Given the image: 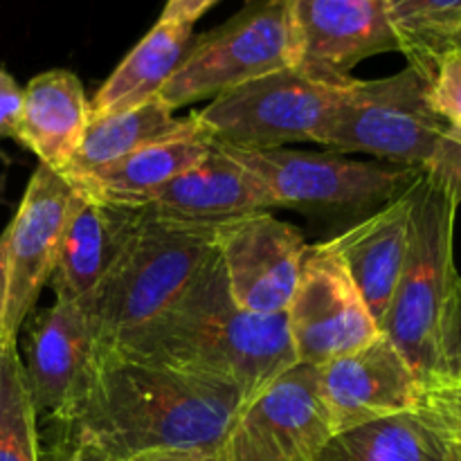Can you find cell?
Returning a JSON list of instances; mask_svg holds the SVG:
<instances>
[{"label":"cell","mask_w":461,"mask_h":461,"mask_svg":"<svg viewBox=\"0 0 461 461\" xmlns=\"http://www.w3.org/2000/svg\"><path fill=\"white\" fill-rule=\"evenodd\" d=\"M273 207L277 205L259 178L212 144L205 160L165 185L142 210L189 223H225Z\"/></svg>","instance_id":"16"},{"label":"cell","mask_w":461,"mask_h":461,"mask_svg":"<svg viewBox=\"0 0 461 461\" xmlns=\"http://www.w3.org/2000/svg\"><path fill=\"white\" fill-rule=\"evenodd\" d=\"M459 446V453H461V444H457Z\"/></svg>","instance_id":"37"},{"label":"cell","mask_w":461,"mask_h":461,"mask_svg":"<svg viewBox=\"0 0 461 461\" xmlns=\"http://www.w3.org/2000/svg\"><path fill=\"white\" fill-rule=\"evenodd\" d=\"M90 124V102L79 77L50 70L23 88V115L14 140L30 149L39 165L63 171Z\"/></svg>","instance_id":"19"},{"label":"cell","mask_w":461,"mask_h":461,"mask_svg":"<svg viewBox=\"0 0 461 461\" xmlns=\"http://www.w3.org/2000/svg\"><path fill=\"white\" fill-rule=\"evenodd\" d=\"M77 192L59 171L39 165L7 225V309L5 338L18 340L36 300L50 282Z\"/></svg>","instance_id":"11"},{"label":"cell","mask_w":461,"mask_h":461,"mask_svg":"<svg viewBox=\"0 0 461 461\" xmlns=\"http://www.w3.org/2000/svg\"><path fill=\"white\" fill-rule=\"evenodd\" d=\"M297 66L320 77H347L356 63L399 52L385 0H291Z\"/></svg>","instance_id":"15"},{"label":"cell","mask_w":461,"mask_h":461,"mask_svg":"<svg viewBox=\"0 0 461 461\" xmlns=\"http://www.w3.org/2000/svg\"><path fill=\"white\" fill-rule=\"evenodd\" d=\"M12 84H14V77H9L7 72L0 70V93H3V90L7 88V86H12Z\"/></svg>","instance_id":"35"},{"label":"cell","mask_w":461,"mask_h":461,"mask_svg":"<svg viewBox=\"0 0 461 461\" xmlns=\"http://www.w3.org/2000/svg\"><path fill=\"white\" fill-rule=\"evenodd\" d=\"M461 383V275L453 284L441 324V381Z\"/></svg>","instance_id":"28"},{"label":"cell","mask_w":461,"mask_h":461,"mask_svg":"<svg viewBox=\"0 0 461 461\" xmlns=\"http://www.w3.org/2000/svg\"><path fill=\"white\" fill-rule=\"evenodd\" d=\"M138 210L104 205L77 194L63 234L57 266L50 277L57 302L84 306L124 250Z\"/></svg>","instance_id":"17"},{"label":"cell","mask_w":461,"mask_h":461,"mask_svg":"<svg viewBox=\"0 0 461 461\" xmlns=\"http://www.w3.org/2000/svg\"><path fill=\"white\" fill-rule=\"evenodd\" d=\"M194 138L205 140L196 122V113L187 117H176L174 111H169L156 97L151 102L142 104V106L131 108V111L90 122L77 153L68 162L66 169L59 171V174H86V171L97 169V167L108 165V162L131 156L140 149Z\"/></svg>","instance_id":"23"},{"label":"cell","mask_w":461,"mask_h":461,"mask_svg":"<svg viewBox=\"0 0 461 461\" xmlns=\"http://www.w3.org/2000/svg\"><path fill=\"white\" fill-rule=\"evenodd\" d=\"M430 106L448 126H461V54L444 59L428 90Z\"/></svg>","instance_id":"27"},{"label":"cell","mask_w":461,"mask_h":461,"mask_svg":"<svg viewBox=\"0 0 461 461\" xmlns=\"http://www.w3.org/2000/svg\"><path fill=\"white\" fill-rule=\"evenodd\" d=\"M347 77H320L284 68L216 95L196 122L207 142L232 149H279L320 142Z\"/></svg>","instance_id":"5"},{"label":"cell","mask_w":461,"mask_h":461,"mask_svg":"<svg viewBox=\"0 0 461 461\" xmlns=\"http://www.w3.org/2000/svg\"><path fill=\"white\" fill-rule=\"evenodd\" d=\"M219 255L232 300L252 313H286L300 282L306 241L295 225L268 210L225 221Z\"/></svg>","instance_id":"12"},{"label":"cell","mask_w":461,"mask_h":461,"mask_svg":"<svg viewBox=\"0 0 461 461\" xmlns=\"http://www.w3.org/2000/svg\"><path fill=\"white\" fill-rule=\"evenodd\" d=\"M79 450H81V455H84V461H108V459H104L97 450L88 448V446H79Z\"/></svg>","instance_id":"34"},{"label":"cell","mask_w":461,"mask_h":461,"mask_svg":"<svg viewBox=\"0 0 461 461\" xmlns=\"http://www.w3.org/2000/svg\"><path fill=\"white\" fill-rule=\"evenodd\" d=\"M430 81L408 66L385 79L349 77L320 144L336 153H372L385 162L430 169L448 124L432 111Z\"/></svg>","instance_id":"6"},{"label":"cell","mask_w":461,"mask_h":461,"mask_svg":"<svg viewBox=\"0 0 461 461\" xmlns=\"http://www.w3.org/2000/svg\"><path fill=\"white\" fill-rule=\"evenodd\" d=\"M268 189L277 207L306 212H376L408 194L423 169L342 153L221 147Z\"/></svg>","instance_id":"8"},{"label":"cell","mask_w":461,"mask_h":461,"mask_svg":"<svg viewBox=\"0 0 461 461\" xmlns=\"http://www.w3.org/2000/svg\"><path fill=\"white\" fill-rule=\"evenodd\" d=\"M459 201L444 180L423 171L410 189V241L403 273L383 322L423 387L441 381V324L457 279L453 255Z\"/></svg>","instance_id":"4"},{"label":"cell","mask_w":461,"mask_h":461,"mask_svg":"<svg viewBox=\"0 0 461 461\" xmlns=\"http://www.w3.org/2000/svg\"><path fill=\"white\" fill-rule=\"evenodd\" d=\"M318 374L333 435L392 414L412 412L421 403V381L385 336L318 365Z\"/></svg>","instance_id":"14"},{"label":"cell","mask_w":461,"mask_h":461,"mask_svg":"<svg viewBox=\"0 0 461 461\" xmlns=\"http://www.w3.org/2000/svg\"><path fill=\"white\" fill-rule=\"evenodd\" d=\"M331 437L318 365L295 363L243 403L221 461H313Z\"/></svg>","instance_id":"9"},{"label":"cell","mask_w":461,"mask_h":461,"mask_svg":"<svg viewBox=\"0 0 461 461\" xmlns=\"http://www.w3.org/2000/svg\"><path fill=\"white\" fill-rule=\"evenodd\" d=\"M212 151V142L201 138L174 140L140 149L131 156L90 169L63 176L77 194L104 205L142 210L165 185L194 169Z\"/></svg>","instance_id":"20"},{"label":"cell","mask_w":461,"mask_h":461,"mask_svg":"<svg viewBox=\"0 0 461 461\" xmlns=\"http://www.w3.org/2000/svg\"><path fill=\"white\" fill-rule=\"evenodd\" d=\"M313 461H461V453L421 410H412L336 432Z\"/></svg>","instance_id":"22"},{"label":"cell","mask_w":461,"mask_h":461,"mask_svg":"<svg viewBox=\"0 0 461 461\" xmlns=\"http://www.w3.org/2000/svg\"><path fill=\"white\" fill-rule=\"evenodd\" d=\"M297 63L291 0H255L232 21L192 41L158 99L176 113Z\"/></svg>","instance_id":"7"},{"label":"cell","mask_w":461,"mask_h":461,"mask_svg":"<svg viewBox=\"0 0 461 461\" xmlns=\"http://www.w3.org/2000/svg\"><path fill=\"white\" fill-rule=\"evenodd\" d=\"M5 309H7V234H0V349L5 342Z\"/></svg>","instance_id":"32"},{"label":"cell","mask_w":461,"mask_h":461,"mask_svg":"<svg viewBox=\"0 0 461 461\" xmlns=\"http://www.w3.org/2000/svg\"><path fill=\"white\" fill-rule=\"evenodd\" d=\"M219 0H167L162 9L160 23H178V25H194L203 14Z\"/></svg>","instance_id":"31"},{"label":"cell","mask_w":461,"mask_h":461,"mask_svg":"<svg viewBox=\"0 0 461 461\" xmlns=\"http://www.w3.org/2000/svg\"><path fill=\"white\" fill-rule=\"evenodd\" d=\"M108 354L232 383L246 401L297 363L286 313H252L232 300L219 250L189 286Z\"/></svg>","instance_id":"2"},{"label":"cell","mask_w":461,"mask_h":461,"mask_svg":"<svg viewBox=\"0 0 461 461\" xmlns=\"http://www.w3.org/2000/svg\"><path fill=\"white\" fill-rule=\"evenodd\" d=\"M297 363L324 365L383 336L331 241L309 246L286 309Z\"/></svg>","instance_id":"10"},{"label":"cell","mask_w":461,"mask_h":461,"mask_svg":"<svg viewBox=\"0 0 461 461\" xmlns=\"http://www.w3.org/2000/svg\"><path fill=\"white\" fill-rule=\"evenodd\" d=\"M23 115V88L14 81L0 93V138H14Z\"/></svg>","instance_id":"30"},{"label":"cell","mask_w":461,"mask_h":461,"mask_svg":"<svg viewBox=\"0 0 461 461\" xmlns=\"http://www.w3.org/2000/svg\"><path fill=\"white\" fill-rule=\"evenodd\" d=\"M243 403L246 396L232 383L104 354L72 426L77 446L108 461L165 450L221 457Z\"/></svg>","instance_id":"1"},{"label":"cell","mask_w":461,"mask_h":461,"mask_svg":"<svg viewBox=\"0 0 461 461\" xmlns=\"http://www.w3.org/2000/svg\"><path fill=\"white\" fill-rule=\"evenodd\" d=\"M192 25L156 23L99 86L90 102V122L131 111L160 95L192 45Z\"/></svg>","instance_id":"21"},{"label":"cell","mask_w":461,"mask_h":461,"mask_svg":"<svg viewBox=\"0 0 461 461\" xmlns=\"http://www.w3.org/2000/svg\"><path fill=\"white\" fill-rule=\"evenodd\" d=\"M399 52L432 81L444 59L461 54V0H385Z\"/></svg>","instance_id":"24"},{"label":"cell","mask_w":461,"mask_h":461,"mask_svg":"<svg viewBox=\"0 0 461 461\" xmlns=\"http://www.w3.org/2000/svg\"><path fill=\"white\" fill-rule=\"evenodd\" d=\"M419 410L455 444H461V383L423 387Z\"/></svg>","instance_id":"26"},{"label":"cell","mask_w":461,"mask_h":461,"mask_svg":"<svg viewBox=\"0 0 461 461\" xmlns=\"http://www.w3.org/2000/svg\"><path fill=\"white\" fill-rule=\"evenodd\" d=\"M36 408L16 342L0 349V461H41Z\"/></svg>","instance_id":"25"},{"label":"cell","mask_w":461,"mask_h":461,"mask_svg":"<svg viewBox=\"0 0 461 461\" xmlns=\"http://www.w3.org/2000/svg\"><path fill=\"white\" fill-rule=\"evenodd\" d=\"M223 223H189L138 210L124 250L84 309L97 354L115 349L129 333L167 309L219 248Z\"/></svg>","instance_id":"3"},{"label":"cell","mask_w":461,"mask_h":461,"mask_svg":"<svg viewBox=\"0 0 461 461\" xmlns=\"http://www.w3.org/2000/svg\"><path fill=\"white\" fill-rule=\"evenodd\" d=\"M426 171L444 180L461 205V126H448L439 156Z\"/></svg>","instance_id":"29"},{"label":"cell","mask_w":461,"mask_h":461,"mask_svg":"<svg viewBox=\"0 0 461 461\" xmlns=\"http://www.w3.org/2000/svg\"><path fill=\"white\" fill-rule=\"evenodd\" d=\"M131 461H221V457H210L201 453H187V450H165V453H151L135 457Z\"/></svg>","instance_id":"33"},{"label":"cell","mask_w":461,"mask_h":461,"mask_svg":"<svg viewBox=\"0 0 461 461\" xmlns=\"http://www.w3.org/2000/svg\"><path fill=\"white\" fill-rule=\"evenodd\" d=\"M68 461H84V455H81L79 446H77V448L72 450V453H70V457H68Z\"/></svg>","instance_id":"36"},{"label":"cell","mask_w":461,"mask_h":461,"mask_svg":"<svg viewBox=\"0 0 461 461\" xmlns=\"http://www.w3.org/2000/svg\"><path fill=\"white\" fill-rule=\"evenodd\" d=\"M410 241V192L372 212L331 239L351 282L383 331L392 297L403 273Z\"/></svg>","instance_id":"18"},{"label":"cell","mask_w":461,"mask_h":461,"mask_svg":"<svg viewBox=\"0 0 461 461\" xmlns=\"http://www.w3.org/2000/svg\"><path fill=\"white\" fill-rule=\"evenodd\" d=\"M25 378L36 414L75 423L99 367L97 342L84 309L57 302L27 329Z\"/></svg>","instance_id":"13"}]
</instances>
